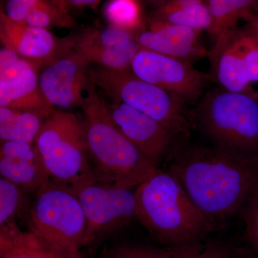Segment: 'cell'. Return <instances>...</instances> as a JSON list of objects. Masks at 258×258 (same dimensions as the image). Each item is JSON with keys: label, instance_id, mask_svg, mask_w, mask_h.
<instances>
[{"label": "cell", "instance_id": "3957f363", "mask_svg": "<svg viewBox=\"0 0 258 258\" xmlns=\"http://www.w3.org/2000/svg\"><path fill=\"white\" fill-rule=\"evenodd\" d=\"M134 195L137 220L167 247L205 238L216 227L194 205L170 171L157 168Z\"/></svg>", "mask_w": 258, "mask_h": 258}, {"label": "cell", "instance_id": "9a60e30c", "mask_svg": "<svg viewBox=\"0 0 258 258\" xmlns=\"http://www.w3.org/2000/svg\"><path fill=\"white\" fill-rule=\"evenodd\" d=\"M0 174L26 191H37L50 179L35 144L6 142L0 148Z\"/></svg>", "mask_w": 258, "mask_h": 258}, {"label": "cell", "instance_id": "4dcf8cb0", "mask_svg": "<svg viewBox=\"0 0 258 258\" xmlns=\"http://www.w3.org/2000/svg\"><path fill=\"white\" fill-rule=\"evenodd\" d=\"M252 10H253V13L254 14L258 15V0H254L253 8H252Z\"/></svg>", "mask_w": 258, "mask_h": 258}, {"label": "cell", "instance_id": "5bb4252c", "mask_svg": "<svg viewBox=\"0 0 258 258\" xmlns=\"http://www.w3.org/2000/svg\"><path fill=\"white\" fill-rule=\"evenodd\" d=\"M200 33L199 30L154 19L149 29H139L133 35L142 48L189 62L209 55L200 41Z\"/></svg>", "mask_w": 258, "mask_h": 258}, {"label": "cell", "instance_id": "1f68e13d", "mask_svg": "<svg viewBox=\"0 0 258 258\" xmlns=\"http://www.w3.org/2000/svg\"><path fill=\"white\" fill-rule=\"evenodd\" d=\"M253 258H258V256L257 255V254H255V255L254 256Z\"/></svg>", "mask_w": 258, "mask_h": 258}, {"label": "cell", "instance_id": "cb8c5ba5", "mask_svg": "<svg viewBox=\"0 0 258 258\" xmlns=\"http://www.w3.org/2000/svg\"><path fill=\"white\" fill-rule=\"evenodd\" d=\"M105 15L112 26L131 32L142 28V9L137 2L116 0L107 4Z\"/></svg>", "mask_w": 258, "mask_h": 258}, {"label": "cell", "instance_id": "30bf717a", "mask_svg": "<svg viewBox=\"0 0 258 258\" xmlns=\"http://www.w3.org/2000/svg\"><path fill=\"white\" fill-rule=\"evenodd\" d=\"M132 72L139 79L177 97L194 102L203 94L208 76L190 62L141 48L132 61Z\"/></svg>", "mask_w": 258, "mask_h": 258}, {"label": "cell", "instance_id": "8992f818", "mask_svg": "<svg viewBox=\"0 0 258 258\" xmlns=\"http://www.w3.org/2000/svg\"><path fill=\"white\" fill-rule=\"evenodd\" d=\"M197 118L215 145L258 156V102L252 95L225 89L209 92Z\"/></svg>", "mask_w": 258, "mask_h": 258}, {"label": "cell", "instance_id": "4316f807", "mask_svg": "<svg viewBox=\"0 0 258 258\" xmlns=\"http://www.w3.org/2000/svg\"><path fill=\"white\" fill-rule=\"evenodd\" d=\"M246 225V237L258 256V183L240 210Z\"/></svg>", "mask_w": 258, "mask_h": 258}, {"label": "cell", "instance_id": "ba28073f", "mask_svg": "<svg viewBox=\"0 0 258 258\" xmlns=\"http://www.w3.org/2000/svg\"><path fill=\"white\" fill-rule=\"evenodd\" d=\"M75 191L86 216L84 247L137 219V201L131 189L110 187L93 182Z\"/></svg>", "mask_w": 258, "mask_h": 258}, {"label": "cell", "instance_id": "7402d4cb", "mask_svg": "<svg viewBox=\"0 0 258 258\" xmlns=\"http://www.w3.org/2000/svg\"><path fill=\"white\" fill-rule=\"evenodd\" d=\"M169 248L173 258H253L255 255L223 241L206 240V237Z\"/></svg>", "mask_w": 258, "mask_h": 258}, {"label": "cell", "instance_id": "2e32d148", "mask_svg": "<svg viewBox=\"0 0 258 258\" xmlns=\"http://www.w3.org/2000/svg\"><path fill=\"white\" fill-rule=\"evenodd\" d=\"M0 38L5 48L25 58L42 61L55 55L57 43L55 37L45 29L18 23L0 15Z\"/></svg>", "mask_w": 258, "mask_h": 258}, {"label": "cell", "instance_id": "ac0fdd59", "mask_svg": "<svg viewBox=\"0 0 258 258\" xmlns=\"http://www.w3.org/2000/svg\"><path fill=\"white\" fill-rule=\"evenodd\" d=\"M1 258H64L33 231L25 232L16 223L0 227Z\"/></svg>", "mask_w": 258, "mask_h": 258}, {"label": "cell", "instance_id": "83f0119b", "mask_svg": "<svg viewBox=\"0 0 258 258\" xmlns=\"http://www.w3.org/2000/svg\"><path fill=\"white\" fill-rule=\"evenodd\" d=\"M35 3V0H10L7 3L5 14L13 21L24 23Z\"/></svg>", "mask_w": 258, "mask_h": 258}, {"label": "cell", "instance_id": "4fadbf2b", "mask_svg": "<svg viewBox=\"0 0 258 258\" xmlns=\"http://www.w3.org/2000/svg\"><path fill=\"white\" fill-rule=\"evenodd\" d=\"M107 106L122 133L149 160L157 164L169 152L176 137L164 125L121 102Z\"/></svg>", "mask_w": 258, "mask_h": 258}, {"label": "cell", "instance_id": "e0dca14e", "mask_svg": "<svg viewBox=\"0 0 258 258\" xmlns=\"http://www.w3.org/2000/svg\"><path fill=\"white\" fill-rule=\"evenodd\" d=\"M0 107L29 112L45 120L55 108L51 106L40 88L37 69L22 71L7 81H0Z\"/></svg>", "mask_w": 258, "mask_h": 258}, {"label": "cell", "instance_id": "f546056e", "mask_svg": "<svg viewBox=\"0 0 258 258\" xmlns=\"http://www.w3.org/2000/svg\"><path fill=\"white\" fill-rule=\"evenodd\" d=\"M244 20L248 23L251 28L253 29L254 32L258 37V15L254 13H249Z\"/></svg>", "mask_w": 258, "mask_h": 258}, {"label": "cell", "instance_id": "7c38bea8", "mask_svg": "<svg viewBox=\"0 0 258 258\" xmlns=\"http://www.w3.org/2000/svg\"><path fill=\"white\" fill-rule=\"evenodd\" d=\"M66 45L89 63L118 71L131 69L134 57L142 48L132 32L112 25L87 29Z\"/></svg>", "mask_w": 258, "mask_h": 258}, {"label": "cell", "instance_id": "44dd1931", "mask_svg": "<svg viewBox=\"0 0 258 258\" xmlns=\"http://www.w3.org/2000/svg\"><path fill=\"white\" fill-rule=\"evenodd\" d=\"M254 0H208L206 1L211 15L212 23L207 31L216 37L236 28L240 19L253 13Z\"/></svg>", "mask_w": 258, "mask_h": 258}, {"label": "cell", "instance_id": "484cf974", "mask_svg": "<svg viewBox=\"0 0 258 258\" xmlns=\"http://www.w3.org/2000/svg\"><path fill=\"white\" fill-rule=\"evenodd\" d=\"M101 258H173L169 247L123 244L109 249Z\"/></svg>", "mask_w": 258, "mask_h": 258}, {"label": "cell", "instance_id": "ffe728a7", "mask_svg": "<svg viewBox=\"0 0 258 258\" xmlns=\"http://www.w3.org/2000/svg\"><path fill=\"white\" fill-rule=\"evenodd\" d=\"M43 122L36 114L0 107V139L6 142L34 144Z\"/></svg>", "mask_w": 258, "mask_h": 258}, {"label": "cell", "instance_id": "603a6c76", "mask_svg": "<svg viewBox=\"0 0 258 258\" xmlns=\"http://www.w3.org/2000/svg\"><path fill=\"white\" fill-rule=\"evenodd\" d=\"M23 24L48 30L52 27L71 26L73 19L68 14L62 2L57 3L35 0L33 8Z\"/></svg>", "mask_w": 258, "mask_h": 258}, {"label": "cell", "instance_id": "8fae6325", "mask_svg": "<svg viewBox=\"0 0 258 258\" xmlns=\"http://www.w3.org/2000/svg\"><path fill=\"white\" fill-rule=\"evenodd\" d=\"M62 55L52 61L39 76L40 88L47 102L62 109L83 105V91L91 80L88 62L77 52L64 47Z\"/></svg>", "mask_w": 258, "mask_h": 258}, {"label": "cell", "instance_id": "52a82bcc", "mask_svg": "<svg viewBox=\"0 0 258 258\" xmlns=\"http://www.w3.org/2000/svg\"><path fill=\"white\" fill-rule=\"evenodd\" d=\"M91 82L115 101L142 112L164 125L174 137L188 135L192 127L184 103L161 88L146 82L132 71L98 66L89 71Z\"/></svg>", "mask_w": 258, "mask_h": 258}, {"label": "cell", "instance_id": "7a4b0ae2", "mask_svg": "<svg viewBox=\"0 0 258 258\" xmlns=\"http://www.w3.org/2000/svg\"><path fill=\"white\" fill-rule=\"evenodd\" d=\"M81 107L95 183L124 189L139 186L157 169V164L147 159L122 133L91 81Z\"/></svg>", "mask_w": 258, "mask_h": 258}, {"label": "cell", "instance_id": "5b68a950", "mask_svg": "<svg viewBox=\"0 0 258 258\" xmlns=\"http://www.w3.org/2000/svg\"><path fill=\"white\" fill-rule=\"evenodd\" d=\"M35 144L52 181L74 191L95 182L83 120L74 113L55 110L44 120Z\"/></svg>", "mask_w": 258, "mask_h": 258}, {"label": "cell", "instance_id": "277c9868", "mask_svg": "<svg viewBox=\"0 0 258 258\" xmlns=\"http://www.w3.org/2000/svg\"><path fill=\"white\" fill-rule=\"evenodd\" d=\"M30 230L64 258H81L86 220L76 191L49 179L37 190L29 211Z\"/></svg>", "mask_w": 258, "mask_h": 258}, {"label": "cell", "instance_id": "d4e9b609", "mask_svg": "<svg viewBox=\"0 0 258 258\" xmlns=\"http://www.w3.org/2000/svg\"><path fill=\"white\" fill-rule=\"evenodd\" d=\"M23 191L9 180L0 179V226L15 222V218L23 208Z\"/></svg>", "mask_w": 258, "mask_h": 258}, {"label": "cell", "instance_id": "6da1fadb", "mask_svg": "<svg viewBox=\"0 0 258 258\" xmlns=\"http://www.w3.org/2000/svg\"><path fill=\"white\" fill-rule=\"evenodd\" d=\"M194 205L215 225L240 211L258 183V156L214 145L175 152L169 169Z\"/></svg>", "mask_w": 258, "mask_h": 258}, {"label": "cell", "instance_id": "f1b7e54d", "mask_svg": "<svg viewBox=\"0 0 258 258\" xmlns=\"http://www.w3.org/2000/svg\"><path fill=\"white\" fill-rule=\"evenodd\" d=\"M64 6L66 5H74L76 7H86V6H92L99 3V1H94V0H76V1H69V2H62Z\"/></svg>", "mask_w": 258, "mask_h": 258}, {"label": "cell", "instance_id": "d6986e66", "mask_svg": "<svg viewBox=\"0 0 258 258\" xmlns=\"http://www.w3.org/2000/svg\"><path fill=\"white\" fill-rule=\"evenodd\" d=\"M154 20L202 31L208 30L212 23L211 15L202 0H171L158 8Z\"/></svg>", "mask_w": 258, "mask_h": 258}, {"label": "cell", "instance_id": "9c48e42d", "mask_svg": "<svg viewBox=\"0 0 258 258\" xmlns=\"http://www.w3.org/2000/svg\"><path fill=\"white\" fill-rule=\"evenodd\" d=\"M209 56L215 78L225 90L243 92L249 83L258 82V37L250 25L217 38Z\"/></svg>", "mask_w": 258, "mask_h": 258}]
</instances>
